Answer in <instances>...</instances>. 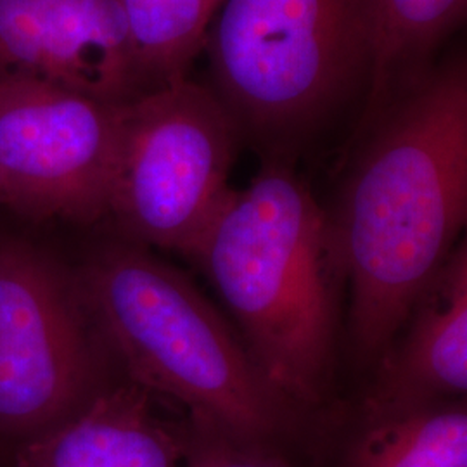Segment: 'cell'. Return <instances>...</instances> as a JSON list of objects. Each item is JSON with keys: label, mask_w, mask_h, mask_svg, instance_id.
I'll use <instances>...</instances> for the list:
<instances>
[{"label": "cell", "mask_w": 467, "mask_h": 467, "mask_svg": "<svg viewBox=\"0 0 467 467\" xmlns=\"http://www.w3.org/2000/svg\"><path fill=\"white\" fill-rule=\"evenodd\" d=\"M368 130L329 220L351 285L353 350L368 364L399 333L466 223V59L430 69Z\"/></svg>", "instance_id": "6da1fadb"}, {"label": "cell", "mask_w": 467, "mask_h": 467, "mask_svg": "<svg viewBox=\"0 0 467 467\" xmlns=\"http://www.w3.org/2000/svg\"><path fill=\"white\" fill-rule=\"evenodd\" d=\"M235 318L268 384L295 409L324 400L333 376L343 279L329 215L272 161L231 189L189 253Z\"/></svg>", "instance_id": "7a4b0ae2"}, {"label": "cell", "mask_w": 467, "mask_h": 467, "mask_svg": "<svg viewBox=\"0 0 467 467\" xmlns=\"http://www.w3.org/2000/svg\"><path fill=\"white\" fill-rule=\"evenodd\" d=\"M78 291L134 383L184 405L192 424L264 445L289 428L296 409L243 341L184 274L142 244L98 253Z\"/></svg>", "instance_id": "3957f363"}, {"label": "cell", "mask_w": 467, "mask_h": 467, "mask_svg": "<svg viewBox=\"0 0 467 467\" xmlns=\"http://www.w3.org/2000/svg\"><path fill=\"white\" fill-rule=\"evenodd\" d=\"M210 50L239 130L287 139L368 84L370 0H222Z\"/></svg>", "instance_id": "277c9868"}, {"label": "cell", "mask_w": 467, "mask_h": 467, "mask_svg": "<svg viewBox=\"0 0 467 467\" xmlns=\"http://www.w3.org/2000/svg\"><path fill=\"white\" fill-rule=\"evenodd\" d=\"M239 135L218 96L187 78L127 102L108 215L132 243L189 256L231 192Z\"/></svg>", "instance_id": "5b68a950"}, {"label": "cell", "mask_w": 467, "mask_h": 467, "mask_svg": "<svg viewBox=\"0 0 467 467\" xmlns=\"http://www.w3.org/2000/svg\"><path fill=\"white\" fill-rule=\"evenodd\" d=\"M125 104L0 78L2 201L36 218L92 223L109 213Z\"/></svg>", "instance_id": "8992f818"}, {"label": "cell", "mask_w": 467, "mask_h": 467, "mask_svg": "<svg viewBox=\"0 0 467 467\" xmlns=\"http://www.w3.org/2000/svg\"><path fill=\"white\" fill-rule=\"evenodd\" d=\"M84 301L42 253L0 246V431L44 433L88 400L96 358Z\"/></svg>", "instance_id": "52a82bcc"}, {"label": "cell", "mask_w": 467, "mask_h": 467, "mask_svg": "<svg viewBox=\"0 0 467 467\" xmlns=\"http://www.w3.org/2000/svg\"><path fill=\"white\" fill-rule=\"evenodd\" d=\"M0 78L106 104L148 92L119 0H0Z\"/></svg>", "instance_id": "ba28073f"}, {"label": "cell", "mask_w": 467, "mask_h": 467, "mask_svg": "<svg viewBox=\"0 0 467 467\" xmlns=\"http://www.w3.org/2000/svg\"><path fill=\"white\" fill-rule=\"evenodd\" d=\"M467 391V248L457 244L376 360L364 412L461 399Z\"/></svg>", "instance_id": "9c48e42d"}, {"label": "cell", "mask_w": 467, "mask_h": 467, "mask_svg": "<svg viewBox=\"0 0 467 467\" xmlns=\"http://www.w3.org/2000/svg\"><path fill=\"white\" fill-rule=\"evenodd\" d=\"M187 428L154 412L132 384L92 395L63 422L32 436L16 467H185Z\"/></svg>", "instance_id": "30bf717a"}, {"label": "cell", "mask_w": 467, "mask_h": 467, "mask_svg": "<svg viewBox=\"0 0 467 467\" xmlns=\"http://www.w3.org/2000/svg\"><path fill=\"white\" fill-rule=\"evenodd\" d=\"M467 0H370L366 129L430 71L431 52L466 15Z\"/></svg>", "instance_id": "8fae6325"}, {"label": "cell", "mask_w": 467, "mask_h": 467, "mask_svg": "<svg viewBox=\"0 0 467 467\" xmlns=\"http://www.w3.org/2000/svg\"><path fill=\"white\" fill-rule=\"evenodd\" d=\"M364 414L347 467H467L464 401Z\"/></svg>", "instance_id": "7c38bea8"}, {"label": "cell", "mask_w": 467, "mask_h": 467, "mask_svg": "<svg viewBox=\"0 0 467 467\" xmlns=\"http://www.w3.org/2000/svg\"><path fill=\"white\" fill-rule=\"evenodd\" d=\"M148 92L185 78L206 44L213 11L208 0H119Z\"/></svg>", "instance_id": "4fadbf2b"}, {"label": "cell", "mask_w": 467, "mask_h": 467, "mask_svg": "<svg viewBox=\"0 0 467 467\" xmlns=\"http://www.w3.org/2000/svg\"><path fill=\"white\" fill-rule=\"evenodd\" d=\"M185 467H293L264 443L239 441L200 428H187Z\"/></svg>", "instance_id": "5bb4252c"}, {"label": "cell", "mask_w": 467, "mask_h": 467, "mask_svg": "<svg viewBox=\"0 0 467 467\" xmlns=\"http://www.w3.org/2000/svg\"><path fill=\"white\" fill-rule=\"evenodd\" d=\"M220 2H222V0H208V4H210V7H212L213 15H215V11H217V7L220 5Z\"/></svg>", "instance_id": "9a60e30c"}]
</instances>
